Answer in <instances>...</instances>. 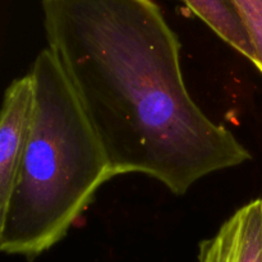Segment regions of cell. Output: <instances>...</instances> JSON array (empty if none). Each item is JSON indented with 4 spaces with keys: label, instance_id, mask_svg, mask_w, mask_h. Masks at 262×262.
I'll return each instance as SVG.
<instances>
[{
    "label": "cell",
    "instance_id": "277c9868",
    "mask_svg": "<svg viewBox=\"0 0 262 262\" xmlns=\"http://www.w3.org/2000/svg\"><path fill=\"white\" fill-rule=\"evenodd\" d=\"M199 262H262V199L238 209L201 242Z\"/></svg>",
    "mask_w": 262,
    "mask_h": 262
},
{
    "label": "cell",
    "instance_id": "7a4b0ae2",
    "mask_svg": "<svg viewBox=\"0 0 262 262\" xmlns=\"http://www.w3.org/2000/svg\"><path fill=\"white\" fill-rule=\"evenodd\" d=\"M35 113L7 205L0 250L33 260L60 242L115 174L99 136L49 48L30 69Z\"/></svg>",
    "mask_w": 262,
    "mask_h": 262
},
{
    "label": "cell",
    "instance_id": "5b68a950",
    "mask_svg": "<svg viewBox=\"0 0 262 262\" xmlns=\"http://www.w3.org/2000/svg\"><path fill=\"white\" fill-rule=\"evenodd\" d=\"M187 9L201 19L230 48L250 61L253 50L246 28L230 0H181Z\"/></svg>",
    "mask_w": 262,
    "mask_h": 262
},
{
    "label": "cell",
    "instance_id": "3957f363",
    "mask_svg": "<svg viewBox=\"0 0 262 262\" xmlns=\"http://www.w3.org/2000/svg\"><path fill=\"white\" fill-rule=\"evenodd\" d=\"M35 113V86L30 73L5 90L0 115V210L7 205L27 148Z\"/></svg>",
    "mask_w": 262,
    "mask_h": 262
},
{
    "label": "cell",
    "instance_id": "6da1fadb",
    "mask_svg": "<svg viewBox=\"0 0 262 262\" xmlns=\"http://www.w3.org/2000/svg\"><path fill=\"white\" fill-rule=\"evenodd\" d=\"M48 48L68 77L115 176L186 194L251 154L192 99L181 41L154 0H41Z\"/></svg>",
    "mask_w": 262,
    "mask_h": 262
},
{
    "label": "cell",
    "instance_id": "8992f818",
    "mask_svg": "<svg viewBox=\"0 0 262 262\" xmlns=\"http://www.w3.org/2000/svg\"><path fill=\"white\" fill-rule=\"evenodd\" d=\"M246 28L256 68L262 73V0H230Z\"/></svg>",
    "mask_w": 262,
    "mask_h": 262
}]
</instances>
